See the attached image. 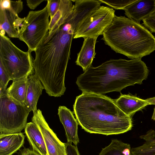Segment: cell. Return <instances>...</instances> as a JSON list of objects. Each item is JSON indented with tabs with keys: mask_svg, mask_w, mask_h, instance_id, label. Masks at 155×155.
Listing matches in <instances>:
<instances>
[{
	"mask_svg": "<svg viewBox=\"0 0 155 155\" xmlns=\"http://www.w3.org/2000/svg\"><path fill=\"white\" fill-rule=\"evenodd\" d=\"M79 25L70 16L57 29L48 31L35 51V73L49 96L61 97L66 90L65 74L72 41Z\"/></svg>",
	"mask_w": 155,
	"mask_h": 155,
	"instance_id": "1",
	"label": "cell"
},
{
	"mask_svg": "<svg viewBox=\"0 0 155 155\" xmlns=\"http://www.w3.org/2000/svg\"><path fill=\"white\" fill-rule=\"evenodd\" d=\"M149 71L141 59H111L96 67L91 65L78 76L76 83L82 93L104 95L141 84Z\"/></svg>",
	"mask_w": 155,
	"mask_h": 155,
	"instance_id": "2",
	"label": "cell"
},
{
	"mask_svg": "<svg viewBox=\"0 0 155 155\" xmlns=\"http://www.w3.org/2000/svg\"><path fill=\"white\" fill-rule=\"evenodd\" d=\"M73 108L78 124L90 133L118 134L133 126L131 117L118 107L115 100L104 95L82 93L76 97Z\"/></svg>",
	"mask_w": 155,
	"mask_h": 155,
	"instance_id": "3",
	"label": "cell"
},
{
	"mask_svg": "<svg viewBox=\"0 0 155 155\" xmlns=\"http://www.w3.org/2000/svg\"><path fill=\"white\" fill-rule=\"evenodd\" d=\"M102 40L116 53L141 59L155 50V37L146 28L124 16L115 15Z\"/></svg>",
	"mask_w": 155,
	"mask_h": 155,
	"instance_id": "4",
	"label": "cell"
},
{
	"mask_svg": "<svg viewBox=\"0 0 155 155\" xmlns=\"http://www.w3.org/2000/svg\"><path fill=\"white\" fill-rule=\"evenodd\" d=\"M0 35V62L12 81L35 72L33 60L29 51H24L6 36Z\"/></svg>",
	"mask_w": 155,
	"mask_h": 155,
	"instance_id": "5",
	"label": "cell"
},
{
	"mask_svg": "<svg viewBox=\"0 0 155 155\" xmlns=\"http://www.w3.org/2000/svg\"><path fill=\"white\" fill-rule=\"evenodd\" d=\"M30 111L6 91L0 96V134L20 133L25 128Z\"/></svg>",
	"mask_w": 155,
	"mask_h": 155,
	"instance_id": "6",
	"label": "cell"
},
{
	"mask_svg": "<svg viewBox=\"0 0 155 155\" xmlns=\"http://www.w3.org/2000/svg\"><path fill=\"white\" fill-rule=\"evenodd\" d=\"M49 16L46 5L41 10L30 11L26 17L25 27L18 38L26 44L31 52L35 51L48 32Z\"/></svg>",
	"mask_w": 155,
	"mask_h": 155,
	"instance_id": "7",
	"label": "cell"
},
{
	"mask_svg": "<svg viewBox=\"0 0 155 155\" xmlns=\"http://www.w3.org/2000/svg\"><path fill=\"white\" fill-rule=\"evenodd\" d=\"M113 8L101 6L87 16L76 31L74 38L98 37L111 24L115 16Z\"/></svg>",
	"mask_w": 155,
	"mask_h": 155,
	"instance_id": "8",
	"label": "cell"
},
{
	"mask_svg": "<svg viewBox=\"0 0 155 155\" xmlns=\"http://www.w3.org/2000/svg\"><path fill=\"white\" fill-rule=\"evenodd\" d=\"M32 121L40 130L44 137L48 155H66L65 143L61 142L50 128L40 109L33 114Z\"/></svg>",
	"mask_w": 155,
	"mask_h": 155,
	"instance_id": "9",
	"label": "cell"
},
{
	"mask_svg": "<svg viewBox=\"0 0 155 155\" xmlns=\"http://www.w3.org/2000/svg\"><path fill=\"white\" fill-rule=\"evenodd\" d=\"M124 10L128 18L140 23L155 11V0H136Z\"/></svg>",
	"mask_w": 155,
	"mask_h": 155,
	"instance_id": "10",
	"label": "cell"
},
{
	"mask_svg": "<svg viewBox=\"0 0 155 155\" xmlns=\"http://www.w3.org/2000/svg\"><path fill=\"white\" fill-rule=\"evenodd\" d=\"M58 115L65 129L68 142L73 143L76 146L79 142L78 134V124L73 112L65 106H60Z\"/></svg>",
	"mask_w": 155,
	"mask_h": 155,
	"instance_id": "11",
	"label": "cell"
},
{
	"mask_svg": "<svg viewBox=\"0 0 155 155\" xmlns=\"http://www.w3.org/2000/svg\"><path fill=\"white\" fill-rule=\"evenodd\" d=\"M44 87L35 72L29 75L27 81L25 105L33 114L37 112V104Z\"/></svg>",
	"mask_w": 155,
	"mask_h": 155,
	"instance_id": "12",
	"label": "cell"
},
{
	"mask_svg": "<svg viewBox=\"0 0 155 155\" xmlns=\"http://www.w3.org/2000/svg\"><path fill=\"white\" fill-rule=\"evenodd\" d=\"M118 107L126 115L130 116L137 111L149 105L147 101L130 94H122L115 100Z\"/></svg>",
	"mask_w": 155,
	"mask_h": 155,
	"instance_id": "13",
	"label": "cell"
},
{
	"mask_svg": "<svg viewBox=\"0 0 155 155\" xmlns=\"http://www.w3.org/2000/svg\"><path fill=\"white\" fill-rule=\"evenodd\" d=\"M97 37H88L84 39L80 52L78 54L76 64L82 68L85 71L92 65V63L96 53L95 45Z\"/></svg>",
	"mask_w": 155,
	"mask_h": 155,
	"instance_id": "14",
	"label": "cell"
},
{
	"mask_svg": "<svg viewBox=\"0 0 155 155\" xmlns=\"http://www.w3.org/2000/svg\"><path fill=\"white\" fill-rule=\"evenodd\" d=\"M25 138L21 132L0 134V155H12L16 152L23 145Z\"/></svg>",
	"mask_w": 155,
	"mask_h": 155,
	"instance_id": "15",
	"label": "cell"
},
{
	"mask_svg": "<svg viewBox=\"0 0 155 155\" xmlns=\"http://www.w3.org/2000/svg\"><path fill=\"white\" fill-rule=\"evenodd\" d=\"M25 132L33 150L40 155H48L43 135L38 126L32 122L27 123Z\"/></svg>",
	"mask_w": 155,
	"mask_h": 155,
	"instance_id": "16",
	"label": "cell"
},
{
	"mask_svg": "<svg viewBox=\"0 0 155 155\" xmlns=\"http://www.w3.org/2000/svg\"><path fill=\"white\" fill-rule=\"evenodd\" d=\"M74 5L72 0H61L59 8L52 18L50 20L48 32L50 33L64 23L73 11Z\"/></svg>",
	"mask_w": 155,
	"mask_h": 155,
	"instance_id": "17",
	"label": "cell"
},
{
	"mask_svg": "<svg viewBox=\"0 0 155 155\" xmlns=\"http://www.w3.org/2000/svg\"><path fill=\"white\" fill-rule=\"evenodd\" d=\"M18 14L11 8H0V29L5 31L10 37L19 38V33L15 27V22Z\"/></svg>",
	"mask_w": 155,
	"mask_h": 155,
	"instance_id": "18",
	"label": "cell"
},
{
	"mask_svg": "<svg viewBox=\"0 0 155 155\" xmlns=\"http://www.w3.org/2000/svg\"><path fill=\"white\" fill-rule=\"evenodd\" d=\"M139 137L144 142L139 146L132 148L131 155H155V131L151 129Z\"/></svg>",
	"mask_w": 155,
	"mask_h": 155,
	"instance_id": "19",
	"label": "cell"
},
{
	"mask_svg": "<svg viewBox=\"0 0 155 155\" xmlns=\"http://www.w3.org/2000/svg\"><path fill=\"white\" fill-rule=\"evenodd\" d=\"M28 76L13 81L12 84L6 89L9 96L25 105Z\"/></svg>",
	"mask_w": 155,
	"mask_h": 155,
	"instance_id": "20",
	"label": "cell"
},
{
	"mask_svg": "<svg viewBox=\"0 0 155 155\" xmlns=\"http://www.w3.org/2000/svg\"><path fill=\"white\" fill-rule=\"evenodd\" d=\"M131 148L129 143L113 139L108 146L102 149L99 155H131Z\"/></svg>",
	"mask_w": 155,
	"mask_h": 155,
	"instance_id": "21",
	"label": "cell"
},
{
	"mask_svg": "<svg viewBox=\"0 0 155 155\" xmlns=\"http://www.w3.org/2000/svg\"><path fill=\"white\" fill-rule=\"evenodd\" d=\"M101 3H104L116 10H123L136 0H99Z\"/></svg>",
	"mask_w": 155,
	"mask_h": 155,
	"instance_id": "22",
	"label": "cell"
},
{
	"mask_svg": "<svg viewBox=\"0 0 155 155\" xmlns=\"http://www.w3.org/2000/svg\"><path fill=\"white\" fill-rule=\"evenodd\" d=\"M46 5L47 6L51 20L57 11L60 3L61 0H48Z\"/></svg>",
	"mask_w": 155,
	"mask_h": 155,
	"instance_id": "23",
	"label": "cell"
},
{
	"mask_svg": "<svg viewBox=\"0 0 155 155\" xmlns=\"http://www.w3.org/2000/svg\"><path fill=\"white\" fill-rule=\"evenodd\" d=\"M144 26L151 32L155 33V11L143 20Z\"/></svg>",
	"mask_w": 155,
	"mask_h": 155,
	"instance_id": "24",
	"label": "cell"
},
{
	"mask_svg": "<svg viewBox=\"0 0 155 155\" xmlns=\"http://www.w3.org/2000/svg\"><path fill=\"white\" fill-rule=\"evenodd\" d=\"M66 155H80L76 146L73 145L69 142L65 143Z\"/></svg>",
	"mask_w": 155,
	"mask_h": 155,
	"instance_id": "25",
	"label": "cell"
},
{
	"mask_svg": "<svg viewBox=\"0 0 155 155\" xmlns=\"http://www.w3.org/2000/svg\"><path fill=\"white\" fill-rule=\"evenodd\" d=\"M25 19L26 17L21 18L18 16L15 20V27L18 31L19 34L23 30L25 27Z\"/></svg>",
	"mask_w": 155,
	"mask_h": 155,
	"instance_id": "26",
	"label": "cell"
},
{
	"mask_svg": "<svg viewBox=\"0 0 155 155\" xmlns=\"http://www.w3.org/2000/svg\"><path fill=\"white\" fill-rule=\"evenodd\" d=\"M45 1L44 0H26V2L28 7L30 9L33 10L35 9L42 2Z\"/></svg>",
	"mask_w": 155,
	"mask_h": 155,
	"instance_id": "27",
	"label": "cell"
},
{
	"mask_svg": "<svg viewBox=\"0 0 155 155\" xmlns=\"http://www.w3.org/2000/svg\"><path fill=\"white\" fill-rule=\"evenodd\" d=\"M21 155H40L33 150L24 148L21 152Z\"/></svg>",
	"mask_w": 155,
	"mask_h": 155,
	"instance_id": "28",
	"label": "cell"
},
{
	"mask_svg": "<svg viewBox=\"0 0 155 155\" xmlns=\"http://www.w3.org/2000/svg\"><path fill=\"white\" fill-rule=\"evenodd\" d=\"M148 102L149 105L155 104V97H152L146 99ZM152 119L155 120V107L154 109V111L153 115L152 117Z\"/></svg>",
	"mask_w": 155,
	"mask_h": 155,
	"instance_id": "29",
	"label": "cell"
}]
</instances>
